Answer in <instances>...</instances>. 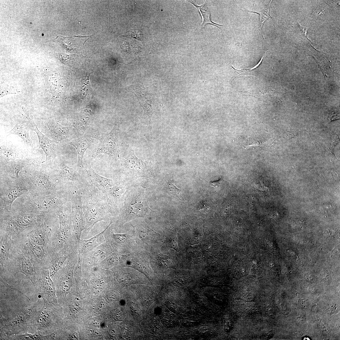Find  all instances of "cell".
Segmentation results:
<instances>
[{"label":"cell","mask_w":340,"mask_h":340,"mask_svg":"<svg viewBox=\"0 0 340 340\" xmlns=\"http://www.w3.org/2000/svg\"><path fill=\"white\" fill-rule=\"evenodd\" d=\"M63 207L55 214L59 222L57 237L52 243L53 250L56 251L61 250L65 246H78V241L71 232V212H68Z\"/></svg>","instance_id":"52a82bcc"},{"label":"cell","mask_w":340,"mask_h":340,"mask_svg":"<svg viewBox=\"0 0 340 340\" xmlns=\"http://www.w3.org/2000/svg\"><path fill=\"white\" fill-rule=\"evenodd\" d=\"M36 287L40 298L48 303L58 305L54 283L49 270L45 267L37 269Z\"/></svg>","instance_id":"ba28073f"},{"label":"cell","mask_w":340,"mask_h":340,"mask_svg":"<svg viewBox=\"0 0 340 340\" xmlns=\"http://www.w3.org/2000/svg\"><path fill=\"white\" fill-rule=\"evenodd\" d=\"M105 229L88 239H81L78 242V254L83 257L105 242Z\"/></svg>","instance_id":"44dd1931"},{"label":"cell","mask_w":340,"mask_h":340,"mask_svg":"<svg viewBox=\"0 0 340 340\" xmlns=\"http://www.w3.org/2000/svg\"><path fill=\"white\" fill-rule=\"evenodd\" d=\"M231 326V323L229 321H226L224 324V329L226 332L230 331Z\"/></svg>","instance_id":"b9f144b4"},{"label":"cell","mask_w":340,"mask_h":340,"mask_svg":"<svg viewBox=\"0 0 340 340\" xmlns=\"http://www.w3.org/2000/svg\"><path fill=\"white\" fill-rule=\"evenodd\" d=\"M114 251L109 241H106L82 257V264L96 266Z\"/></svg>","instance_id":"9a60e30c"},{"label":"cell","mask_w":340,"mask_h":340,"mask_svg":"<svg viewBox=\"0 0 340 340\" xmlns=\"http://www.w3.org/2000/svg\"><path fill=\"white\" fill-rule=\"evenodd\" d=\"M339 117V115H338V114L333 112L329 117V120L330 119L331 121L337 119V118H338Z\"/></svg>","instance_id":"ee69618b"},{"label":"cell","mask_w":340,"mask_h":340,"mask_svg":"<svg viewBox=\"0 0 340 340\" xmlns=\"http://www.w3.org/2000/svg\"><path fill=\"white\" fill-rule=\"evenodd\" d=\"M25 184L35 196L48 195L61 190L50 180L49 176L42 172L36 173Z\"/></svg>","instance_id":"7c38bea8"},{"label":"cell","mask_w":340,"mask_h":340,"mask_svg":"<svg viewBox=\"0 0 340 340\" xmlns=\"http://www.w3.org/2000/svg\"><path fill=\"white\" fill-rule=\"evenodd\" d=\"M143 201H138L129 205L127 210V213H128V214L121 217V222L122 224L128 221L130 217L133 219L143 217L145 214L147 206L145 202Z\"/></svg>","instance_id":"d4e9b609"},{"label":"cell","mask_w":340,"mask_h":340,"mask_svg":"<svg viewBox=\"0 0 340 340\" xmlns=\"http://www.w3.org/2000/svg\"><path fill=\"white\" fill-rule=\"evenodd\" d=\"M33 163L31 161L26 160L13 162L11 163L9 168V175L13 179H18L19 178V173L22 169L26 166L31 165Z\"/></svg>","instance_id":"4dcf8cb0"},{"label":"cell","mask_w":340,"mask_h":340,"mask_svg":"<svg viewBox=\"0 0 340 340\" xmlns=\"http://www.w3.org/2000/svg\"><path fill=\"white\" fill-rule=\"evenodd\" d=\"M3 211L0 213V233H7L14 239L25 230L32 229L45 222L47 215L22 210L18 212L5 209Z\"/></svg>","instance_id":"3957f363"},{"label":"cell","mask_w":340,"mask_h":340,"mask_svg":"<svg viewBox=\"0 0 340 340\" xmlns=\"http://www.w3.org/2000/svg\"><path fill=\"white\" fill-rule=\"evenodd\" d=\"M36 304L27 306L17 304L14 309L0 308V340H6L14 334L30 331V325L33 317L37 310Z\"/></svg>","instance_id":"6da1fadb"},{"label":"cell","mask_w":340,"mask_h":340,"mask_svg":"<svg viewBox=\"0 0 340 340\" xmlns=\"http://www.w3.org/2000/svg\"><path fill=\"white\" fill-rule=\"evenodd\" d=\"M0 276L3 275L8 267L9 263V252L14 239L9 235L0 233Z\"/></svg>","instance_id":"e0dca14e"},{"label":"cell","mask_w":340,"mask_h":340,"mask_svg":"<svg viewBox=\"0 0 340 340\" xmlns=\"http://www.w3.org/2000/svg\"><path fill=\"white\" fill-rule=\"evenodd\" d=\"M119 125L116 124L109 133L101 137L97 142L92 159L102 153L114 156L117 152Z\"/></svg>","instance_id":"4fadbf2b"},{"label":"cell","mask_w":340,"mask_h":340,"mask_svg":"<svg viewBox=\"0 0 340 340\" xmlns=\"http://www.w3.org/2000/svg\"><path fill=\"white\" fill-rule=\"evenodd\" d=\"M88 176L92 183L101 191L104 195L106 194L115 185L113 180L104 177L97 173L88 165V168H86Z\"/></svg>","instance_id":"ffe728a7"},{"label":"cell","mask_w":340,"mask_h":340,"mask_svg":"<svg viewBox=\"0 0 340 340\" xmlns=\"http://www.w3.org/2000/svg\"><path fill=\"white\" fill-rule=\"evenodd\" d=\"M2 155L7 159H11L16 157L15 154L12 151L0 148Z\"/></svg>","instance_id":"ab89813d"},{"label":"cell","mask_w":340,"mask_h":340,"mask_svg":"<svg viewBox=\"0 0 340 340\" xmlns=\"http://www.w3.org/2000/svg\"><path fill=\"white\" fill-rule=\"evenodd\" d=\"M68 337V338L70 339L76 340L78 339L77 334L74 332L69 334Z\"/></svg>","instance_id":"7bdbcfd3"},{"label":"cell","mask_w":340,"mask_h":340,"mask_svg":"<svg viewBox=\"0 0 340 340\" xmlns=\"http://www.w3.org/2000/svg\"><path fill=\"white\" fill-rule=\"evenodd\" d=\"M167 187L168 190L169 192L179 198V194L181 192V190L177 188L173 182L171 181H169L167 184ZM179 199H180V198Z\"/></svg>","instance_id":"f35d334b"},{"label":"cell","mask_w":340,"mask_h":340,"mask_svg":"<svg viewBox=\"0 0 340 340\" xmlns=\"http://www.w3.org/2000/svg\"><path fill=\"white\" fill-rule=\"evenodd\" d=\"M123 257V255L113 252L107 257L99 265L105 268L113 266L118 263H121Z\"/></svg>","instance_id":"1f68e13d"},{"label":"cell","mask_w":340,"mask_h":340,"mask_svg":"<svg viewBox=\"0 0 340 340\" xmlns=\"http://www.w3.org/2000/svg\"><path fill=\"white\" fill-rule=\"evenodd\" d=\"M111 315L115 320L117 321H122L125 316L123 311L117 309H114L111 311Z\"/></svg>","instance_id":"74e56055"},{"label":"cell","mask_w":340,"mask_h":340,"mask_svg":"<svg viewBox=\"0 0 340 340\" xmlns=\"http://www.w3.org/2000/svg\"><path fill=\"white\" fill-rule=\"evenodd\" d=\"M51 231V229L44 222L27 233V238L32 242L45 247L49 242V236Z\"/></svg>","instance_id":"d6986e66"},{"label":"cell","mask_w":340,"mask_h":340,"mask_svg":"<svg viewBox=\"0 0 340 340\" xmlns=\"http://www.w3.org/2000/svg\"><path fill=\"white\" fill-rule=\"evenodd\" d=\"M135 237L139 243L147 244L156 239L158 234L150 228L147 224H142L135 230Z\"/></svg>","instance_id":"484cf974"},{"label":"cell","mask_w":340,"mask_h":340,"mask_svg":"<svg viewBox=\"0 0 340 340\" xmlns=\"http://www.w3.org/2000/svg\"><path fill=\"white\" fill-rule=\"evenodd\" d=\"M10 184L6 190L1 191L0 193L3 208L8 211L11 210L12 203L16 199L29 191L25 184Z\"/></svg>","instance_id":"2e32d148"},{"label":"cell","mask_w":340,"mask_h":340,"mask_svg":"<svg viewBox=\"0 0 340 340\" xmlns=\"http://www.w3.org/2000/svg\"><path fill=\"white\" fill-rule=\"evenodd\" d=\"M188 1L194 5L199 11L202 19V22L201 26V27H204L208 25H211L214 26L220 29L218 26H223L214 23L212 21L210 18L211 13L208 8L207 7L206 3L201 5L198 6L195 4L192 1Z\"/></svg>","instance_id":"f1b7e54d"},{"label":"cell","mask_w":340,"mask_h":340,"mask_svg":"<svg viewBox=\"0 0 340 340\" xmlns=\"http://www.w3.org/2000/svg\"><path fill=\"white\" fill-rule=\"evenodd\" d=\"M272 1H271L270 3L267 5L266 6L263 8L261 9L258 11H253L251 10H240L242 11H246L250 13H253L258 14L260 16V30L262 34V36H263V38L264 39L262 33V29L264 24L265 22L269 18H270L272 19L271 16L269 14L270 8L271 3Z\"/></svg>","instance_id":"836d02e7"},{"label":"cell","mask_w":340,"mask_h":340,"mask_svg":"<svg viewBox=\"0 0 340 340\" xmlns=\"http://www.w3.org/2000/svg\"><path fill=\"white\" fill-rule=\"evenodd\" d=\"M83 210L88 234L98 222L110 219V203L104 194L92 184L83 192Z\"/></svg>","instance_id":"7a4b0ae2"},{"label":"cell","mask_w":340,"mask_h":340,"mask_svg":"<svg viewBox=\"0 0 340 340\" xmlns=\"http://www.w3.org/2000/svg\"><path fill=\"white\" fill-rule=\"evenodd\" d=\"M111 235L114 241L120 245L124 244L128 237L126 234H116L112 232Z\"/></svg>","instance_id":"8d00e7d4"},{"label":"cell","mask_w":340,"mask_h":340,"mask_svg":"<svg viewBox=\"0 0 340 340\" xmlns=\"http://www.w3.org/2000/svg\"><path fill=\"white\" fill-rule=\"evenodd\" d=\"M82 303L78 301H71L68 305L69 310L71 314H76L80 310Z\"/></svg>","instance_id":"d590c367"},{"label":"cell","mask_w":340,"mask_h":340,"mask_svg":"<svg viewBox=\"0 0 340 340\" xmlns=\"http://www.w3.org/2000/svg\"><path fill=\"white\" fill-rule=\"evenodd\" d=\"M68 201H71L69 193L60 190L48 195L33 196L23 205L22 210L35 213L55 215Z\"/></svg>","instance_id":"5b68a950"},{"label":"cell","mask_w":340,"mask_h":340,"mask_svg":"<svg viewBox=\"0 0 340 340\" xmlns=\"http://www.w3.org/2000/svg\"><path fill=\"white\" fill-rule=\"evenodd\" d=\"M68 143L76 149L78 155L77 167L80 170L85 169L83 163L84 154L90 144V141L85 137H80L70 140Z\"/></svg>","instance_id":"cb8c5ba5"},{"label":"cell","mask_w":340,"mask_h":340,"mask_svg":"<svg viewBox=\"0 0 340 340\" xmlns=\"http://www.w3.org/2000/svg\"><path fill=\"white\" fill-rule=\"evenodd\" d=\"M91 36L78 35L66 37L59 36L57 37L54 41L60 44L69 52H77L83 49L85 42Z\"/></svg>","instance_id":"ac0fdd59"},{"label":"cell","mask_w":340,"mask_h":340,"mask_svg":"<svg viewBox=\"0 0 340 340\" xmlns=\"http://www.w3.org/2000/svg\"><path fill=\"white\" fill-rule=\"evenodd\" d=\"M7 340H54V336L53 333L47 335H44L37 333L33 334L26 332L24 333L11 335L8 337Z\"/></svg>","instance_id":"4316f807"},{"label":"cell","mask_w":340,"mask_h":340,"mask_svg":"<svg viewBox=\"0 0 340 340\" xmlns=\"http://www.w3.org/2000/svg\"><path fill=\"white\" fill-rule=\"evenodd\" d=\"M20 92L14 88L8 85L7 84L3 83L0 85V96L1 98L5 95L10 94H16Z\"/></svg>","instance_id":"e575fe53"},{"label":"cell","mask_w":340,"mask_h":340,"mask_svg":"<svg viewBox=\"0 0 340 340\" xmlns=\"http://www.w3.org/2000/svg\"><path fill=\"white\" fill-rule=\"evenodd\" d=\"M222 174L221 173V176L219 179L218 180L210 181L209 182L210 185L214 187L216 191H218L220 188L223 181Z\"/></svg>","instance_id":"60d3db41"},{"label":"cell","mask_w":340,"mask_h":340,"mask_svg":"<svg viewBox=\"0 0 340 340\" xmlns=\"http://www.w3.org/2000/svg\"><path fill=\"white\" fill-rule=\"evenodd\" d=\"M121 165L122 171L127 174L148 178L154 176L150 162L138 158L133 150L122 160Z\"/></svg>","instance_id":"30bf717a"},{"label":"cell","mask_w":340,"mask_h":340,"mask_svg":"<svg viewBox=\"0 0 340 340\" xmlns=\"http://www.w3.org/2000/svg\"><path fill=\"white\" fill-rule=\"evenodd\" d=\"M24 244L38 266L45 267L47 256L45 246L35 244L28 238Z\"/></svg>","instance_id":"7402d4cb"},{"label":"cell","mask_w":340,"mask_h":340,"mask_svg":"<svg viewBox=\"0 0 340 340\" xmlns=\"http://www.w3.org/2000/svg\"><path fill=\"white\" fill-rule=\"evenodd\" d=\"M29 128L18 122L14 128L9 132L8 135L14 134L20 137L27 145L31 146L32 143L29 133Z\"/></svg>","instance_id":"83f0119b"},{"label":"cell","mask_w":340,"mask_h":340,"mask_svg":"<svg viewBox=\"0 0 340 340\" xmlns=\"http://www.w3.org/2000/svg\"><path fill=\"white\" fill-rule=\"evenodd\" d=\"M9 257V263L4 275H15L18 273L24 274L26 279L30 280L35 286L36 284L37 269L39 268L28 252L24 243L19 246H13Z\"/></svg>","instance_id":"277c9868"},{"label":"cell","mask_w":340,"mask_h":340,"mask_svg":"<svg viewBox=\"0 0 340 340\" xmlns=\"http://www.w3.org/2000/svg\"><path fill=\"white\" fill-rule=\"evenodd\" d=\"M22 109L25 114H21L27 119L33 130L36 132L38 138L39 148H41L44 152L46 156V161H47L49 158L51 150V144L50 140L38 130L33 120L30 117L26 110L23 107Z\"/></svg>","instance_id":"603a6c76"},{"label":"cell","mask_w":340,"mask_h":340,"mask_svg":"<svg viewBox=\"0 0 340 340\" xmlns=\"http://www.w3.org/2000/svg\"><path fill=\"white\" fill-rule=\"evenodd\" d=\"M83 192L82 190H77L73 191L70 194L71 201L72 202V234L78 242L81 239L82 232L84 230L85 227L82 199Z\"/></svg>","instance_id":"8fae6325"},{"label":"cell","mask_w":340,"mask_h":340,"mask_svg":"<svg viewBox=\"0 0 340 340\" xmlns=\"http://www.w3.org/2000/svg\"><path fill=\"white\" fill-rule=\"evenodd\" d=\"M71 128V127L62 126L56 122L52 125L51 132L55 139L61 141L69 137Z\"/></svg>","instance_id":"f546056e"},{"label":"cell","mask_w":340,"mask_h":340,"mask_svg":"<svg viewBox=\"0 0 340 340\" xmlns=\"http://www.w3.org/2000/svg\"><path fill=\"white\" fill-rule=\"evenodd\" d=\"M78 259V252L71 253L62 267L56 274L58 276L56 280L53 281L55 287H58L65 300L72 286L73 271Z\"/></svg>","instance_id":"9c48e42d"},{"label":"cell","mask_w":340,"mask_h":340,"mask_svg":"<svg viewBox=\"0 0 340 340\" xmlns=\"http://www.w3.org/2000/svg\"><path fill=\"white\" fill-rule=\"evenodd\" d=\"M264 55V54L262 56L260 60L259 61L258 64H257L255 66L251 68L245 69L240 70H237L235 68H234L232 65H230L226 63L227 64L229 65L231 68H232L234 69V71L235 76H234V77L232 81L239 76H240L242 75H246L249 76L251 75L257 77L258 76V69L259 66L262 63Z\"/></svg>","instance_id":"d6a6232c"},{"label":"cell","mask_w":340,"mask_h":340,"mask_svg":"<svg viewBox=\"0 0 340 340\" xmlns=\"http://www.w3.org/2000/svg\"><path fill=\"white\" fill-rule=\"evenodd\" d=\"M43 301L42 306L34 314L30 325V331L47 335L54 332L56 325V305Z\"/></svg>","instance_id":"8992f818"},{"label":"cell","mask_w":340,"mask_h":340,"mask_svg":"<svg viewBox=\"0 0 340 340\" xmlns=\"http://www.w3.org/2000/svg\"><path fill=\"white\" fill-rule=\"evenodd\" d=\"M78 251L75 248L64 246L58 251L52 250L47 256L45 267L49 271L50 275L52 278L62 267L70 255Z\"/></svg>","instance_id":"5bb4252c"}]
</instances>
